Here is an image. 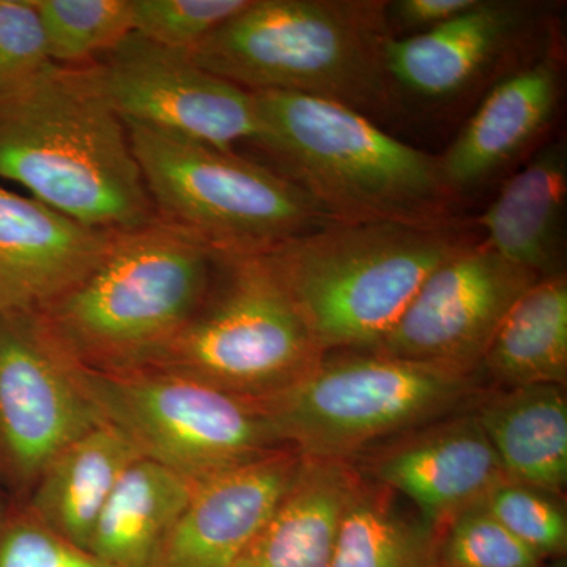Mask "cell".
Wrapping results in <instances>:
<instances>
[{"mask_svg":"<svg viewBox=\"0 0 567 567\" xmlns=\"http://www.w3.org/2000/svg\"><path fill=\"white\" fill-rule=\"evenodd\" d=\"M137 457L128 440L103 421L44 466L29 492L25 509L52 532L89 550L107 498Z\"/></svg>","mask_w":567,"mask_h":567,"instance_id":"cell-21","label":"cell"},{"mask_svg":"<svg viewBox=\"0 0 567 567\" xmlns=\"http://www.w3.org/2000/svg\"><path fill=\"white\" fill-rule=\"evenodd\" d=\"M522 22L520 6L480 0L473 9L431 31L390 37L383 47L388 78L424 99L456 95L506 50Z\"/></svg>","mask_w":567,"mask_h":567,"instance_id":"cell-16","label":"cell"},{"mask_svg":"<svg viewBox=\"0 0 567 567\" xmlns=\"http://www.w3.org/2000/svg\"><path fill=\"white\" fill-rule=\"evenodd\" d=\"M468 246L450 224L333 223L267 252L317 347L372 349L439 265Z\"/></svg>","mask_w":567,"mask_h":567,"instance_id":"cell-5","label":"cell"},{"mask_svg":"<svg viewBox=\"0 0 567 567\" xmlns=\"http://www.w3.org/2000/svg\"><path fill=\"white\" fill-rule=\"evenodd\" d=\"M506 388L565 386L567 380V281L537 279L496 328L481 364Z\"/></svg>","mask_w":567,"mask_h":567,"instance_id":"cell-23","label":"cell"},{"mask_svg":"<svg viewBox=\"0 0 567 567\" xmlns=\"http://www.w3.org/2000/svg\"><path fill=\"white\" fill-rule=\"evenodd\" d=\"M473 413L511 481L554 495L565 491V386L506 388L477 399Z\"/></svg>","mask_w":567,"mask_h":567,"instance_id":"cell-19","label":"cell"},{"mask_svg":"<svg viewBox=\"0 0 567 567\" xmlns=\"http://www.w3.org/2000/svg\"><path fill=\"white\" fill-rule=\"evenodd\" d=\"M388 28L383 2L249 0L189 54L244 91L301 93L363 112L390 93Z\"/></svg>","mask_w":567,"mask_h":567,"instance_id":"cell-4","label":"cell"},{"mask_svg":"<svg viewBox=\"0 0 567 567\" xmlns=\"http://www.w3.org/2000/svg\"><path fill=\"white\" fill-rule=\"evenodd\" d=\"M558 89L559 70L551 55L496 84L439 158L447 188H472L524 151L550 121Z\"/></svg>","mask_w":567,"mask_h":567,"instance_id":"cell-17","label":"cell"},{"mask_svg":"<svg viewBox=\"0 0 567 567\" xmlns=\"http://www.w3.org/2000/svg\"><path fill=\"white\" fill-rule=\"evenodd\" d=\"M48 58L66 66L96 62L133 32L132 0H32Z\"/></svg>","mask_w":567,"mask_h":567,"instance_id":"cell-25","label":"cell"},{"mask_svg":"<svg viewBox=\"0 0 567 567\" xmlns=\"http://www.w3.org/2000/svg\"><path fill=\"white\" fill-rule=\"evenodd\" d=\"M0 567L110 566L22 509L0 516Z\"/></svg>","mask_w":567,"mask_h":567,"instance_id":"cell-29","label":"cell"},{"mask_svg":"<svg viewBox=\"0 0 567 567\" xmlns=\"http://www.w3.org/2000/svg\"><path fill=\"white\" fill-rule=\"evenodd\" d=\"M249 0H132L133 32L153 43L193 52Z\"/></svg>","mask_w":567,"mask_h":567,"instance_id":"cell-28","label":"cell"},{"mask_svg":"<svg viewBox=\"0 0 567 567\" xmlns=\"http://www.w3.org/2000/svg\"><path fill=\"white\" fill-rule=\"evenodd\" d=\"M439 559L442 567H543L544 563L483 505L465 511L442 529Z\"/></svg>","mask_w":567,"mask_h":567,"instance_id":"cell-27","label":"cell"},{"mask_svg":"<svg viewBox=\"0 0 567 567\" xmlns=\"http://www.w3.org/2000/svg\"><path fill=\"white\" fill-rule=\"evenodd\" d=\"M117 234L0 185V311L47 308L102 262Z\"/></svg>","mask_w":567,"mask_h":567,"instance_id":"cell-15","label":"cell"},{"mask_svg":"<svg viewBox=\"0 0 567 567\" xmlns=\"http://www.w3.org/2000/svg\"><path fill=\"white\" fill-rule=\"evenodd\" d=\"M252 96L256 142L338 221L447 224L453 192L440 159L394 140L346 104L289 92Z\"/></svg>","mask_w":567,"mask_h":567,"instance_id":"cell-2","label":"cell"},{"mask_svg":"<svg viewBox=\"0 0 567 567\" xmlns=\"http://www.w3.org/2000/svg\"><path fill=\"white\" fill-rule=\"evenodd\" d=\"M268 254L218 256L199 311L145 365L264 399L323 358Z\"/></svg>","mask_w":567,"mask_h":567,"instance_id":"cell-8","label":"cell"},{"mask_svg":"<svg viewBox=\"0 0 567 567\" xmlns=\"http://www.w3.org/2000/svg\"><path fill=\"white\" fill-rule=\"evenodd\" d=\"M439 544V529L405 498L361 476L331 567H442Z\"/></svg>","mask_w":567,"mask_h":567,"instance_id":"cell-24","label":"cell"},{"mask_svg":"<svg viewBox=\"0 0 567 567\" xmlns=\"http://www.w3.org/2000/svg\"><path fill=\"white\" fill-rule=\"evenodd\" d=\"M102 423L39 312L0 311V472L11 486L31 492L52 458Z\"/></svg>","mask_w":567,"mask_h":567,"instance_id":"cell-10","label":"cell"},{"mask_svg":"<svg viewBox=\"0 0 567 567\" xmlns=\"http://www.w3.org/2000/svg\"><path fill=\"white\" fill-rule=\"evenodd\" d=\"M196 483L137 457L107 498L89 551L110 567H155Z\"/></svg>","mask_w":567,"mask_h":567,"instance_id":"cell-22","label":"cell"},{"mask_svg":"<svg viewBox=\"0 0 567 567\" xmlns=\"http://www.w3.org/2000/svg\"><path fill=\"white\" fill-rule=\"evenodd\" d=\"M537 279L487 245L465 246L427 276L371 352L477 371L503 317Z\"/></svg>","mask_w":567,"mask_h":567,"instance_id":"cell-12","label":"cell"},{"mask_svg":"<svg viewBox=\"0 0 567 567\" xmlns=\"http://www.w3.org/2000/svg\"><path fill=\"white\" fill-rule=\"evenodd\" d=\"M360 477L349 461L303 456L274 514L234 567H331Z\"/></svg>","mask_w":567,"mask_h":567,"instance_id":"cell-18","label":"cell"},{"mask_svg":"<svg viewBox=\"0 0 567 567\" xmlns=\"http://www.w3.org/2000/svg\"><path fill=\"white\" fill-rule=\"evenodd\" d=\"M256 401L284 446L352 461L477 401L476 371L372 352L323 354L292 385Z\"/></svg>","mask_w":567,"mask_h":567,"instance_id":"cell-6","label":"cell"},{"mask_svg":"<svg viewBox=\"0 0 567 567\" xmlns=\"http://www.w3.org/2000/svg\"><path fill=\"white\" fill-rule=\"evenodd\" d=\"M0 178L96 229L125 233L158 218L96 62L50 63L0 84Z\"/></svg>","mask_w":567,"mask_h":567,"instance_id":"cell-1","label":"cell"},{"mask_svg":"<svg viewBox=\"0 0 567 567\" xmlns=\"http://www.w3.org/2000/svg\"><path fill=\"white\" fill-rule=\"evenodd\" d=\"M360 457L361 476L401 495L440 533L509 480L473 410L421 425L353 458Z\"/></svg>","mask_w":567,"mask_h":567,"instance_id":"cell-13","label":"cell"},{"mask_svg":"<svg viewBox=\"0 0 567 567\" xmlns=\"http://www.w3.org/2000/svg\"><path fill=\"white\" fill-rule=\"evenodd\" d=\"M125 125L156 215L218 256L267 254L341 223L287 175L234 151Z\"/></svg>","mask_w":567,"mask_h":567,"instance_id":"cell-7","label":"cell"},{"mask_svg":"<svg viewBox=\"0 0 567 567\" xmlns=\"http://www.w3.org/2000/svg\"><path fill=\"white\" fill-rule=\"evenodd\" d=\"M50 63L32 0H0V84L24 80Z\"/></svg>","mask_w":567,"mask_h":567,"instance_id":"cell-30","label":"cell"},{"mask_svg":"<svg viewBox=\"0 0 567 567\" xmlns=\"http://www.w3.org/2000/svg\"><path fill=\"white\" fill-rule=\"evenodd\" d=\"M216 264L204 241L158 216L115 235L102 262L39 315L82 368H145L199 311Z\"/></svg>","mask_w":567,"mask_h":567,"instance_id":"cell-3","label":"cell"},{"mask_svg":"<svg viewBox=\"0 0 567 567\" xmlns=\"http://www.w3.org/2000/svg\"><path fill=\"white\" fill-rule=\"evenodd\" d=\"M480 0H398L386 3V21L398 22L405 31L425 32L454 20Z\"/></svg>","mask_w":567,"mask_h":567,"instance_id":"cell-31","label":"cell"},{"mask_svg":"<svg viewBox=\"0 0 567 567\" xmlns=\"http://www.w3.org/2000/svg\"><path fill=\"white\" fill-rule=\"evenodd\" d=\"M303 456L281 447L199 481L155 567H234L274 514Z\"/></svg>","mask_w":567,"mask_h":567,"instance_id":"cell-14","label":"cell"},{"mask_svg":"<svg viewBox=\"0 0 567 567\" xmlns=\"http://www.w3.org/2000/svg\"><path fill=\"white\" fill-rule=\"evenodd\" d=\"M558 495L507 480L481 505L540 558L559 557L567 546V518Z\"/></svg>","mask_w":567,"mask_h":567,"instance_id":"cell-26","label":"cell"},{"mask_svg":"<svg viewBox=\"0 0 567 567\" xmlns=\"http://www.w3.org/2000/svg\"><path fill=\"white\" fill-rule=\"evenodd\" d=\"M555 567H561V565L555 566Z\"/></svg>","mask_w":567,"mask_h":567,"instance_id":"cell-32","label":"cell"},{"mask_svg":"<svg viewBox=\"0 0 567 567\" xmlns=\"http://www.w3.org/2000/svg\"><path fill=\"white\" fill-rule=\"evenodd\" d=\"M78 377L104 423L141 457L194 483L286 447L256 399L194 377L153 368L93 371L80 364Z\"/></svg>","mask_w":567,"mask_h":567,"instance_id":"cell-9","label":"cell"},{"mask_svg":"<svg viewBox=\"0 0 567 567\" xmlns=\"http://www.w3.org/2000/svg\"><path fill=\"white\" fill-rule=\"evenodd\" d=\"M96 65L112 106L125 123L221 151L259 136L252 93L204 70L189 52L132 32Z\"/></svg>","mask_w":567,"mask_h":567,"instance_id":"cell-11","label":"cell"},{"mask_svg":"<svg viewBox=\"0 0 567 567\" xmlns=\"http://www.w3.org/2000/svg\"><path fill=\"white\" fill-rule=\"evenodd\" d=\"M566 197L567 153L555 142L509 178L481 216L484 245L539 278L558 275Z\"/></svg>","mask_w":567,"mask_h":567,"instance_id":"cell-20","label":"cell"}]
</instances>
